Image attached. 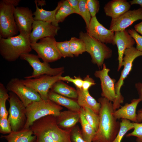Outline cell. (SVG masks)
<instances>
[{"label": "cell", "mask_w": 142, "mask_h": 142, "mask_svg": "<svg viewBox=\"0 0 142 142\" xmlns=\"http://www.w3.org/2000/svg\"><path fill=\"white\" fill-rule=\"evenodd\" d=\"M30 128L36 136L34 142H73L71 139L72 129L60 128L57 124L56 116L52 115L37 120Z\"/></svg>", "instance_id": "cell-1"}, {"label": "cell", "mask_w": 142, "mask_h": 142, "mask_svg": "<svg viewBox=\"0 0 142 142\" xmlns=\"http://www.w3.org/2000/svg\"><path fill=\"white\" fill-rule=\"evenodd\" d=\"M98 101L101 104L99 122L93 142H112L118 132L120 122L113 115L114 110L112 102L103 97Z\"/></svg>", "instance_id": "cell-2"}, {"label": "cell", "mask_w": 142, "mask_h": 142, "mask_svg": "<svg viewBox=\"0 0 142 142\" xmlns=\"http://www.w3.org/2000/svg\"><path fill=\"white\" fill-rule=\"evenodd\" d=\"M31 44L29 36L20 33L6 38L0 37V54L6 61L14 62L32 51Z\"/></svg>", "instance_id": "cell-3"}, {"label": "cell", "mask_w": 142, "mask_h": 142, "mask_svg": "<svg viewBox=\"0 0 142 142\" xmlns=\"http://www.w3.org/2000/svg\"><path fill=\"white\" fill-rule=\"evenodd\" d=\"M63 109L49 99L32 103L26 107L27 120L23 129L29 128L34 121L45 116H58Z\"/></svg>", "instance_id": "cell-4"}, {"label": "cell", "mask_w": 142, "mask_h": 142, "mask_svg": "<svg viewBox=\"0 0 142 142\" xmlns=\"http://www.w3.org/2000/svg\"><path fill=\"white\" fill-rule=\"evenodd\" d=\"M79 38L84 43L86 52L90 55L92 62L102 68L105 59L110 58L112 51L105 43L90 36L87 33L81 32Z\"/></svg>", "instance_id": "cell-5"}, {"label": "cell", "mask_w": 142, "mask_h": 142, "mask_svg": "<svg viewBox=\"0 0 142 142\" xmlns=\"http://www.w3.org/2000/svg\"><path fill=\"white\" fill-rule=\"evenodd\" d=\"M124 55L122 64V66H124V68L121 72L119 80L115 84L116 98L115 102L113 103L114 110L119 109L120 104L123 102L124 98L120 93V89L124 84V80L132 69L134 61L137 57L142 56V52L138 50L133 46L126 49Z\"/></svg>", "instance_id": "cell-6"}, {"label": "cell", "mask_w": 142, "mask_h": 142, "mask_svg": "<svg viewBox=\"0 0 142 142\" xmlns=\"http://www.w3.org/2000/svg\"><path fill=\"white\" fill-rule=\"evenodd\" d=\"M15 7L8 0L0 1V37L6 38L17 34L19 31L14 14Z\"/></svg>", "instance_id": "cell-7"}, {"label": "cell", "mask_w": 142, "mask_h": 142, "mask_svg": "<svg viewBox=\"0 0 142 142\" xmlns=\"http://www.w3.org/2000/svg\"><path fill=\"white\" fill-rule=\"evenodd\" d=\"M8 101L9 104L8 120L12 131L22 129L27 120L26 107L13 93L9 92Z\"/></svg>", "instance_id": "cell-8"}, {"label": "cell", "mask_w": 142, "mask_h": 142, "mask_svg": "<svg viewBox=\"0 0 142 142\" xmlns=\"http://www.w3.org/2000/svg\"><path fill=\"white\" fill-rule=\"evenodd\" d=\"M56 42L54 37H48L40 39L38 42L31 43V46L43 62L49 63L62 57L57 47Z\"/></svg>", "instance_id": "cell-9"}, {"label": "cell", "mask_w": 142, "mask_h": 142, "mask_svg": "<svg viewBox=\"0 0 142 142\" xmlns=\"http://www.w3.org/2000/svg\"><path fill=\"white\" fill-rule=\"evenodd\" d=\"M20 58L27 61L33 69L32 75L25 77V79L34 78L45 74L56 75L64 72V67L52 68L49 63L41 62L39 58L35 54L29 53L23 54L21 55Z\"/></svg>", "instance_id": "cell-10"}, {"label": "cell", "mask_w": 142, "mask_h": 142, "mask_svg": "<svg viewBox=\"0 0 142 142\" xmlns=\"http://www.w3.org/2000/svg\"><path fill=\"white\" fill-rule=\"evenodd\" d=\"M63 73L54 76L45 74L34 78H27L20 80L24 85L38 93L42 99L46 100L48 99V93L50 90L55 83L61 80V78Z\"/></svg>", "instance_id": "cell-11"}, {"label": "cell", "mask_w": 142, "mask_h": 142, "mask_svg": "<svg viewBox=\"0 0 142 142\" xmlns=\"http://www.w3.org/2000/svg\"><path fill=\"white\" fill-rule=\"evenodd\" d=\"M6 88L16 94L26 107L32 103L42 99L39 94L32 88L24 85L17 78L12 79Z\"/></svg>", "instance_id": "cell-12"}, {"label": "cell", "mask_w": 142, "mask_h": 142, "mask_svg": "<svg viewBox=\"0 0 142 142\" xmlns=\"http://www.w3.org/2000/svg\"><path fill=\"white\" fill-rule=\"evenodd\" d=\"M110 70L104 63L102 69L96 71L94 75L96 77L99 78L100 80L102 89L101 95L102 97L113 103L116 98L115 88L116 80L111 78L109 75L108 73Z\"/></svg>", "instance_id": "cell-13"}, {"label": "cell", "mask_w": 142, "mask_h": 142, "mask_svg": "<svg viewBox=\"0 0 142 142\" xmlns=\"http://www.w3.org/2000/svg\"><path fill=\"white\" fill-rule=\"evenodd\" d=\"M14 14L20 33L29 36L34 21L31 10L28 7H17L14 9Z\"/></svg>", "instance_id": "cell-14"}, {"label": "cell", "mask_w": 142, "mask_h": 142, "mask_svg": "<svg viewBox=\"0 0 142 142\" xmlns=\"http://www.w3.org/2000/svg\"><path fill=\"white\" fill-rule=\"evenodd\" d=\"M87 33L90 36L104 43L115 45V32L108 29L100 23L96 16L92 17Z\"/></svg>", "instance_id": "cell-15"}, {"label": "cell", "mask_w": 142, "mask_h": 142, "mask_svg": "<svg viewBox=\"0 0 142 142\" xmlns=\"http://www.w3.org/2000/svg\"><path fill=\"white\" fill-rule=\"evenodd\" d=\"M139 20H142V8L129 10L118 18L112 19L109 29L114 32L123 31Z\"/></svg>", "instance_id": "cell-16"}, {"label": "cell", "mask_w": 142, "mask_h": 142, "mask_svg": "<svg viewBox=\"0 0 142 142\" xmlns=\"http://www.w3.org/2000/svg\"><path fill=\"white\" fill-rule=\"evenodd\" d=\"M60 29L52 23L41 21L34 20L32 31L29 36L31 43L37 42L39 40L48 37H55Z\"/></svg>", "instance_id": "cell-17"}, {"label": "cell", "mask_w": 142, "mask_h": 142, "mask_svg": "<svg viewBox=\"0 0 142 142\" xmlns=\"http://www.w3.org/2000/svg\"><path fill=\"white\" fill-rule=\"evenodd\" d=\"M114 41L117 47L118 53L119 71L122 67L123 58L125 51L133 46L135 43L134 38L126 30L115 32Z\"/></svg>", "instance_id": "cell-18"}, {"label": "cell", "mask_w": 142, "mask_h": 142, "mask_svg": "<svg viewBox=\"0 0 142 142\" xmlns=\"http://www.w3.org/2000/svg\"><path fill=\"white\" fill-rule=\"evenodd\" d=\"M131 6L130 3L126 0H113L108 2L104 9L107 16L114 19L129 10Z\"/></svg>", "instance_id": "cell-19"}, {"label": "cell", "mask_w": 142, "mask_h": 142, "mask_svg": "<svg viewBox=\"0 0 142 142\" xmlns=\"http://www.w3.org/2000/svg\"><path fill=\"white\" fill-rule=\"evenodd\" d=\"M141 101L139 98L133 99L130 103L125 104L124 105L114 111L113 115L116 119H125L137 123L136 109L137 106Z\"/></svg>", "instance_id": "cell-20"}, {"label": "cell", "mask_w": 142, "mask_h": 142, "mask_svg": "<svg viewBox=\"0 0 142 142\" xmlns=\"http://www.w3.org/2000/svg\"><path fill=\"white\" fill-rule=\"evenodd\" d=\"M56 117L57 124L59 127L69 129L74 126L79 121L80 111L69 110L61 111L59 115Z\"/></svg>", "instance_id": "cell-21"}, {"label": "cell", "mask_w": 142, "mask_h": 142, "mask_svg": "<svg viewBox=\"0 0 142 142\" xmlns=\"http://www.w3.org/2000/svg\"><path fill=\"white\" fill-rule=\"evenodd\" d=\"M78 97L77 100L79 105L82 108L87 107L99 114L101 104L89 93V90L84 91L82 88H76Z\"/></svg>", "instance_id": "cell-22"}, {"label": "cell", "mask_w": 142, "mask_h": 142, "mask_svg": "<svg viewBox=\"0 0 142 142\" xmlns=\"http://www.w3.org/2000/svg\"><path fill=\"white\" fill-rule=\"evenodd\" d=\"M1 138L5 139L7 142H34L36 138L30 128L12 131L7 135H2Z\"/></svg>", "instance_id": "cell-23"}, {"label": "cell", "mask_w": 142, "mask_h": 142, "mask_svg": "<svg viewBox=\"0 0 142 142\" xmlns=\"http://www.w3.org/2000/svg\"><path fill=\"white\" fill-rule=\"evenodd\" d=\"M62 1L59 2L55 8L51 11H47L42 8H39L37 4V0L34 2L36 6V10L33 13L34 16V20L41 21L52 23L57 27L59 26L55 18L56 13L61 6Z\"/></svg>", "instance_id": "cell-24"}, {"label": "cell", "mask_w": 142, "mask_h": 142, "mask_svg": "<svg viewBox=\"0 0 142 142\" xmlns=\"http://www.w3.org/2000/svg\"><path fill=\"white\" fill-rule=\"evenodd\" d=\"M48 99L60 106L66 108L69 110L79 112L81 108L77 100L62 96L50 90L48 93Z\"/></svg>", "instance_id": "cell-25"}, {"label": "cell", "mask_w": 142, "mask_h": 142, "mask_svg": "<svg viewBox=\"0 0 142 142\" xmlns=\"http://www.w3.org/2000/svg\"><path fill=\"white\" fill-rule=\"evenodd\" d=\"M50 90L59 95L74 99L77 100L78 94L77 90L68 85L62 81H58L52 86Z\"/></svg>", "instance_id": "cell-26"}, {"label": "cell", "mask_w": 142, "mask_h": 142, "mask_svg": "<svg viewBox=\"0 0 142 142\" xmlns=\"http://www.w3.org/2000/svg\"><path fill=\"white\" fill-rule=\"evenodd\" d=\"M79 121L82 128V133L87 142H93L96 131L85 119L82 109L80 111Z\"/></svg>", "instance_id": "cell-27"}, {"label": "cell", "mask_w": 142, "mask_h": 142, "mask_svg": "<svg viewBox=\"0 0 142 142\" xmlns=\"http://www.w3.org/2000/svg\"><path fill=\"white\" fill-rule=\"evenodd\" d=\"M74 13V10L67 0L62 1V3L55 14L56 21L58 24L63 22L68 16Z\"/></svg>", "instance_id": "cell-28"}, {"label": "cell", "mask_w": 142, "mask_h": 142, "mask_svg": "<svg viewBox=\"0 0 142 142\" xmlns=\"http://www.w3.org/2000/svg\"><path fill=\"white\" fill-rule=\"evenodd\" d=\"M69 41L70 51L74 56L77 57L86 52L85 43L81 39L72 37Z\"/></svg>", "instance_id": "cell-29"}, {"label": "cell", "mask_w": 142, "mask_h": 142, "mask_svg": "<svg viewBox=\"0 0 142 142\" xmlns=\"http://www.w3.org/2000/svg\"><path fill=\"white\" fill-rule=\"evenodd\" d=\"M81 109L86 120L96 132L99 124L100 118L99 114L87 107H81Z\"/></svg>", "instance_id": "cell-30"}, {"label": "cell", "mask_w": 142, "mask_h": 142, "mask_svg": "<svg viewBox=\"0 0 142 142\" xmlns=\"http://www.w3.org/2000/svg\"><path fill=\"white\" fill-rule=\"evenodd\" d=\"M8 90L4 85L0 83V118H8V112L6 107V100L9 98Z\"/></svg>", "instance_id": "cell-31"}, {"label": "cell", "mask_w": 142, "mask_h": 142, "mask_svg": "<svg viewBox=\"0 0 142 142\" xmlns=\"http://www.w3.org/2000/svg\"><path fill=\"white\" fill-rule=\"evenodd\" d=\"M134 128L133 122L126 119H121L120 122V127L118 132L115 138L112 142H121L126 133Z\"/></svg>", "instance_id": "cell-32"}, {"label": "cell", "mask_w": 142, "mask_h": 142, "mask_svg": "<svg viewBox=\"0 0 142 142\" xmlns=\"http://www.w3.org/2000/svg\"><path fill=\"white\" fill-rule=\"evenodd\" d=\"M79 15L84 21L87 29L89 25L92 17L87 6L86 0H79Z\"/></svg>", "instance_id": "cell-33"}, {"label": "cell", "mask_w": 142, "mask_h": 142, "mask_svg": "<svg viewBox=\"0 0 142 142\" xmlns=\"http://www.w3.org/2000/svg\"><path fill=\"white\" fill-rule=\"evenodd\" d=\"M57 47L62 57H73L74 55L70 53L69 50V40L56 43Z\"/></svg>", "instance_id": "cell-34"}, {"label": "cell", "mask_w": 142, "mask_h": 142, "mask_svg": "<svg viewBox=\"0 0 142 142\" xmlns=\"http://www.w3.org/2000/svg\"><path fill=\"white\" fill-rule=\"evenodd\" d=\"M133 123L134 125L133 131L127 134L126 136H135L136 138V142H142V123Z\"/></svg>", "instance_id": "cell-35"}, {"label": "cell", "mask_w": 142, "mask_h": 142, "mask_svg": "<svg viewBox=\"0 0 142 142\" xmlns=\"http://www.w3.org/2000/svg\"><path fill=\"white\" fill-rule=\"evenodd\" d=\"M71 139L73 142H87L83 137L81 131L77 125L72 129Z\"/></svg>", "instance_id": "cell-36"}, {"label": "cell", "mask_w": 142, "mask_h": 142, "mask_svg": "<svg viewBox=\"0 0 142 142\" xmlns=\"http://www.w3.org/2000/svg\"><path fill=\"white\" fill-rule=\"evenodd\" d=\"M86 3L92 17L96 16L99 9V2L97 0H86Z\"/></svg>", "instance_id": "cell-37"}, {"label": "cell", "mask_w": 142, "mask_h": 142, "mask_svg": "<svg viewBox=\"0 0 142 142\" xmlns=\"http://www.w3.org/2000/svg\"><path fill=\"white\" fill-rule=\"evenodd\" d=\"M127 31L134 39L136 44V48L142 52V36L139 34L134 29H129Z\"/></svg>", "instance_id": "cell-38"}, {"label": "cell", "mask_w": 142, "mask_h": 142, "mask_svg": "<svg viewBox=\"0 0 142 142\" xmlns=\"http://www.w3.org/2000/svg\"><path fill=\"white\" fill-rule=\"evenodd\" d=\"M12 131L8 118H0V132L3 134H9Z\"/></svg>", "instance_id": "cell-39"}, {"label": "cell", "mask_w": 142, "mask_h": 142, "mask_svg": "<svg viewBox=\"0 0 142 142\" xmlns=\"http://www.w3.org/2000/svg\"><path fill=\"white\" fill-rule=\"evenodd\" d=\"M61 81H66L73 83L77 88L81 89L82 88L83 79L79 76L78 77L74 76V78L71 77L69 76L65 77L62 76L61 78Z\"/></svg>", "instance_id": "cell-40"}, {"label": "cell", "mask_w": 142, "mask_h": 142, "mask_svg": "<svg viewBox=\"0 0 142 142\" xmlns=\"http://www.w3.org/2000/svg\"><path fill=\"white\" fill-rule=\"evenodd\" d=\"M96 84L94 80L89 75H87L83 79L82 89L84 91H87L92 86Z\"/></svg>", "instance_id": "cell-41"}, {"label": "cell", "mask_w": 142, "mask_h": 142, "mask_svg": "<svg viewBox=\"0 0 142 142\" xmlns=\"http://www.w3.org/2000/svg\"><path fill=\"white\" fill-rule=\"evenodd\" d=\"M75 13L79 15V0H67Z\"/></svg>", "instance_id": "cell-42"}, {"label": "cell", "mask_w": 142, "mask_h": 142, "mask_svg": "<svg viewBox=\"0 0 142 142\" xmlns=\"http://www.w3.org/2000/svg\"><path fill=\"white\" fill-rule=\"evenodd\" d=\"M135 88L138 92L140 98L142 101V83L139 82L135 84Z\"/></svg>", "instance_id": "cell-43"}, {"label": "cell", "mask_w": 142, "mask_h": 142, "mask_svg": "<svg viewBox=\"0 0 142 142\" xmlns=\"http://www.w3.org/2000/svg\"><path fill=\"white\" fill-rule=\"evenodd\" d=\"M134 28L135 31L142 36V20L140 23L135 25Z\"/></svg>", "instance_id": "cell-44"}, {"label": "cell", "mask_w": 142, "mask_h": 142, "mask_svg": "<svg viewBox=\"0 0 142 142\" xmlns=\"http://www.w3.org/2000/svg\"><path fill=\"white\" fill-rule=\"evenodd\" d=\"M137 123L142 121V108L138 111L137 116Z\"/></svg>", "instance_id": "cell-45"}, {"label": "cell", "mask_w": 142, "mask_h": 142, "mask_svg": "<svg viewBox=\"0 0 142 142\" xmlns=\"http://www.w3.org/2000/svg\"><path fill=\"white\" fill-rule=\"evenodd\" d=\"M130 5L137 4L140 5V8H142V0H133L129 2Z\"/></svg>", "instance_id": "cell-46"}, {"label": "cell", "mask_w": 142, "mask_h": 142, "mask_svg": "<svg viewBox=\"0 0 142 142\" xmlns=\"http://www.w3.org/2000/svg\"><path fill=\"white\" fill-rule=\"evenodd\" d=\"M8 1L11 3L15 7H17L20 2V0H8Z\"/></svg>", "instance_id": "cell-47"}, {"label": "cell", "mask_w": 142, "mask_h": 142, "mask_svg": "<svg viewBox=\"0 0 142 142\" xmlns=\"http://www.w3.org/2000/svg\"><path fill=\"white\" fill-rule=\"evenodd\" d=\"M38 5L42 6L45 4V1L44 0H37Z\"/></svg>", "instance_id": "cell-48"}, {"label": "cell", "mask_w": 142, "mask_h": 142, "mask_svg": "<svg viewBox=\"0 0 142 142\" xmlns=\"http://www.w3.org/2000/svg\"></svg>", "instance_id": "cell-49"}]
</instances>
